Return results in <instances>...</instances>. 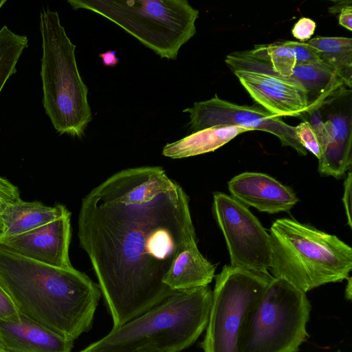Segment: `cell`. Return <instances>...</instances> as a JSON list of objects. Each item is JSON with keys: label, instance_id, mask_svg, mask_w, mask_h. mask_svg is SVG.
Wrapping results in <instances>:
<instances>
[{"label": "cell", "instance_id": "6da1fadb", "mask_svg": "<svg viewBox=\"0 0 352 352\" xmlns=\"http://www.w3.org/2000/svg\"><path fill=\"white\" fill-rule=\"evenodd\" d=\"M78 224L113 328L175 292L164 277L177 256L197 242L188 197L161 166L108 177L82 199Z\"/></svg>", "mask_w": 352, "mask_h": 352}, {"label": "cell", "instance_id": "7a4b0ae2", "mask_svg": "<svg viewBox=\"0 0 352 352\" xmlns=\"http://www.w3.org/2000/svg\"><path fill=\"white\" fill-rule=\"evenodd\" d=\"M0 283L21 314L72 340L91 329L102 294L74 267L42 263L1 245Z\"/></svg>", "mask_w": 352, "mask_h": 352}, {"label": "cell", "instance_id": "3957f363", "mask_svg": "<svg viewBox=\"0 0 352 352\" xmlns=\"http://www.w3.org/2000/svg\"><path fill=\"white\" fill-rule=\"evenodd\" d=\"M212 300L207 286L177 291L144 314L112 328L84 352H180L206 329Z\"/></svg>", "mask_w": 352, "mask_h": 352}, {"label": "cell", "instance_id": "277c9868", "mask_svg": "<svg viewBox=\"0 0 352 352\" xmlns=\"http://www.w3.org/2000/svg\"><path fill=\"white\" fill-rule=\"evenodd\" d=\"M270 236L274 277L302 292L349 276L352 249L336 235L283 218L273 223Z\"/></svg>", "mask_w": 352, "mask_h": 352}, {"label": "cell", "instance_id": "5b68a950", "mask_svg": "<svg viewBox=\"0 0 352 352\" xmlns=\"http://www.w3.org/2000/svg\"><path fill=\"white\" fill-rule=\"evenodd\" d=\"M39 27L43 107L57 132L80 138L92 116L88 88L76 60V45L67 36L56 11L42 10Z\"/></svg>", "mask_w": 352, "mask_h": 352}, {"label": "cell", "instance_id": "8992f818", "mask_svg": "<svg viewBox=\"0 0 352 352\" xmlns=\"http://www.w3.org/2000/svg\"><path fill=\"white\" fill-rule=\"evenodd\" d=\"M116 23L161 58L176 60L196 33L199 10L187 0H68Z\"/></svg>", "mask_w": 352, "mask_h": 352}, {"label": "cell", "instance_id": "52a82bcc", "mask_svg": "<svg viewBox=\"0 0 352 352\" xmlns=\"http://www.w3.org/2000/svg\"><path fill=\"white\" fill-rule=\"evenodd\" d=\"M311 309L306 293L273 276L246 316L239 352H298Z\"/></svg>", "mask_w": 352, "mask_h": 352}, {"label": "cell", "instance_id": "ba28073f", "mask_svg": "<svg viewBox=\"0 0 352 352\" xmlns=\"http://www.w3.org/2000/svg\"><path fill=\"white\" fill-rule=\"evenodd\" d=\"M272 277L268 272L223 267L215 276L204 352H239L246 316Z\"/></svg>", "mask_w": 352, "mask_h": 352}, {"label": "cell", "instance_id": "9c48e42d", "mask_svg": "<svg viewBox=\"0 0 352 352\" xmlns=\"http://www.w3.org/2000/svg\"><path fill=\"white\" fill-rule=\"evenodd\" d=\"M213 210L227 244L230 265L268 272L270 236L258 219L242 203L220 192L214 193Z\"/></svg>", "mask_w": 352, "mask_h": 352}, {"label": "cell", "instance_id": "30bf717a", "mask_svg": "<svg viewBox=\"0 0 352 352\" xmlns=\"http://www.w3.org/2000/svg\"><path fill=\"white\" fill-rule=\"evenodd\" d=\"M188 113L192 133L215 126H236L251 131L260 130L276 135L283 146H290L300 155L307 151L295 135V126L283 122L261 106L239 105L219 98L197 102L183 110Z\"/></svg>", "mask_w": 352, "mask_h": 352}, {"label": "cell", "instance_id": "8fae6325", "mask_svg": "<svg viewBox=\"0 0 352 352\" xmlns=\"http://www.w3.org/2000/svg\"><path fill=\"white\" fill-rule=\"evenodd\" d=\"M329 112L319 120L311 116L321 148L318 171L324 176L341 177L351 165V89L327 101Z\"/></svg>", "mask_w": 352, "mask_h": 352}, {"label": "cell", "instance_id": "7c38bea8", "mask_svg": "<svg viewBox=\"0 0 352 352\" xmlns=\"http://www.w3.org/2000/svg\"><path fill=\"white\" fill-rule=\"evenodd\" d=\"M234 74L252 99L272 114L299 117L307 113V92L295 79L260 72Z\"/></svg>", "mask_w": 352, "mask_h": 352}, {"label": "cell", "instance_id": "4fadbf2b", "mask_svg": "<svg viewBox=\"0 0 352 352\" xmlns=\"http://www.w3.org/2000/svg\"><path fill=\"white\" fill-rule=\"evenodd\" d=\"M71 213L31 231L0 239V245L25 258L69 269Z\"/></svg>", "mask_w": 352, "mask_h": 352}, {"label": "cell", "instance_id": "5bb4252c", "mask_svg": "<svg viewBox=\"0 0 352 352\" xmlns=\"http://www.w3.org/2000/svg\"><path fill=\"white\" fill-rule=\"evenodd\" d=\"M228 186L235 199L270 214L287 212L298 201L290 188L261 173H241L234 177Z\"/></svg>", "mask_w": 352, "mask_h": 352}, {"label": "cell", "instance_id": "9a60e30c", "mask_svg": "<svg viewBox=\"0 0 352 352\" xmlns=\"http://www.w3.org/2000/svg\"><path fill=\"white\" fill-rule=\"evenodd\" d=\"M74 341L21 314V322L0 321V344L10 352H71Z\"/></svg>", "mask_w": 352, "mask_h": 352}, {"label": "cell", "instance_id": "2e32d148", "mask_svg": "<svg viewBox=\"0 0 352 352\" xmlns=\"http://www.w3.org/2000/svg\"><path fill=\"white\" fill-rule=\"evenodd\" d=\"M290 77L298 81L307 92L309 109L306 114L351 89L333 69L322 62L296 65Z\"/></svg>", "mask_w": 352, "mask_h": 352}, {"label": "cell", "instance_id": "e0dca14e", "mask_svg": "<svg viewBox=\"0 0 352 352\" xmlns=\"http://www.w3.org/2000/svg\"><path fill=\"white\" fill-rule=\"evenodd\" d=\"M214 265L201 254L195 242L177 256L164 283L175 292L207 286L214 278Z\"/></svg>", "mask_w": 352, "mask_h": 352}, {"label": "cell", "instance_id": "ac0fdd59", "mask_svg": "<svg viewBox=\"0 0 352 352\" xmlns=\"http://www.w3.org/2000/svg\"><path fill=\"white\" fill-rule=\"evenodd\" d=\"M69 212L67 208L61 204L50 206L39 201H25L21 199L5 214L0 239L31 231Z\"/></svg>", "mask_w": 352, "mask_h": 352}, {"label": "cell", "instance_id": "d6986e66", "mask_svg": "<svg viewBox=\"0 0 352 352\" xmlns=\"http://www.w3.org/2000/svg\"><path fill=\"white\" fill-rule=\"evenodd\" d=\"M251 131L236 126H215L192 133L172 143L166 144L162 155L173 159L195 156L214 151L240 133Z\"/></svg>", "mask_w": 352, "mask_h": 352}, {"label": "cell", "instance_id": "ffe728a7", "mask_svg": "<svg viewBox=\"0 0 352 352\" xmlns=\"http://www.w3.org/2000/svg\"><path fill=\"white\" fill-rule=\"evenodd\" d=\"M307 43L314 48L320 60L333 69L351 89L352 38L316 36Z\"/></svg>", "mask_w": 352, "mask_h": 352}, {"label": "cell", "instance_id": "44dd1931", "mask_svg": "<svg viewBox=\"0 0 352 352\" xmlns=\"http://www.w3.org/2000/svg\"><path fill=\"white\" fill-rule=\"evenodd\" d=\"M28 39L13 32L7 25L0 30V92L8 79L16 72V64Z\"/></svg>", "mask_w": 352, "mask_h": 352}, {"label": "cell", "instance_id": "7402d4cb", "mask_svg": "<svg viewBox=\"0 0 352 352\" xmlns=\"http://www.w3.org/2000/svg\"><path fill=\"white\" fill-rule=\"evenodd\" d=\"M295 135L299 143L314 154L318 160L321 157V148L317 134L309 122L305 120L295 126Z\"/></svg>", "mask_w": 352, "mask_h": 352}, {"label": "cell", "instance_id": "603a6c76", "mask_svg": "<svg viewBox=\"0 0 352 352\" xmlns=\"http://www.w3.org/2000/svg\"><path fill=\"white\" fill-rule=\"evenodd\" d=\"M21 199L19 188L8 179L0 175V233L5 214L10 207Z\"/></svg>", "mask_w": 352, "mask_h": 352}, {"label": "cell", "instance_id": "cb8c5ba5", "mask_svg": "<svg viewBox=\"0 0 352 352\" xmlns=\"http://www.w3.org/2000/svg\"><path fill=\"white\" fill-rule=\"evenodd\" d=\"M285 43L294 52L296 65L321 63L316 52L308 43L294 41H286Z\"/></svg>", "mask_w": 352, "mask_h": 352}, {"label": "cell", "instance_id": "d4e9b609", "mask_svg": "<svg viewBox=\"0 0 352 352\" xmlns=\"http://www.w3.org/2000/svg\"><path fill=\"white\" fill-rule=\"evenodd\" d=\"M0 321L20 323L21 314L14 302L0 283Z\"/></svg>", "mask_w": 352, "mask_h": 352}, {"label": "cell", "instance_id": "484cf974", "mask_svg": "<svg viewBox=\"0 0 352 352\" xmlns=\"http://www.w3.org/2000/svg\"><path fill=\"white\" fill-rule=\"evenodd\" d=\"M316 27L314 21L307 17H302L294 24L292 33L302 42L309 41L314 34Z\"/></svg>", "mask_w": 352, "mask_h": 352}, {"label": "cell", "instance_id": "4316f807", "mask_svg": "<svg viewBox=\"0 0 352 352\" xmlns=\"http://www.w3.org/2000/svg\"><path fill=\"white\" fill-rule=\"evenodd\" d=\"M351 172L348 173L346 179L344 181V190L343 194V204L347 217V223L350 228L352 227L351 221Z\"/></svg>", "mask_w": 352, "mask_h": 352}, {"label": "cell", "instance_id": "83f0119b", "mask_svg": "<svg viewBox=\"0 0 352 352\" xmlns=\"http://www.w3.org/2000/svg\"><path fill=\"white\" fill-rule=\"evenodd\" d=\"M339 24L347 30H352V6L346 5L341 10L338 17Z\"/></svg>", "mask_w": 352, "mask_h": 352}, {"label": "cell", "instance_id": "f1b7e54d", "mask_svg": "<svg viewBox=\"0 0 352 352\" xmlns=\"http://www.w3.org/2000/svg\"><path fill=\"white\" fill-rule=\"evenodd\" d=\"M102 63L107 67H115L119 63V58L116 56V52L108 50L99 54Z\"/></svg>", "mask_w": 352, "mask_h": 352}, {"label": "cell", "instance_id": "f546056e", "mask_svg": "<svg viewBox=\"0 0 352 352\" xmlns=\"http://www.w3.org/2000/svg\"><path fill=\"white\" fill-rule=\"evenodd\" d=\"M347 284L345 289V298L351 300L352 297V280L351 277L349 276L346 279Z\"/></svg>", "mask_w": 352, "mask_h": 352}, {"label": "cell", "instance_id": "4dcf8cb0", "mask_svg": "<svg viewBox=\"0 0 352 352\" xmlns=\"http://www.w3.org/2000/svg\"><path fill=\"white\" fill-rule=\"evenodd\" d=\"M0 352H10L0 344Z\"/></svg>", "mask_w": 352, "mask_h": 352}, {"label": "cell", "instance_id": "1f68e13d", "mask_svg": "<svg viewBox=\"0 0 352 352\" xmlns=\"http://www.w3.org/2000/svg\"><path fill=\"white\" fill-rule=\"evenodd\" d=\"M6 3V0H0V9Z\"/></svg>", "mask_w": 352, "mask_h": 352}, {"label": "cell", "instance_id": "d6a6232c", "mask_svg": "<svg viewBox=\"0 0 352 352\" xmlns=\"http://www.w3.org/2000/svg\"><path fill=\"white\" fill-rule=\"evenodd\" d=\"M79 352H84V351H82L81 350V351H79Z\"/></svg>", "mask_w": 352, "mask_h": 352}, {"label": "cell", "instance_id": "836d02e7", "mask_svg": "<svg viewBox=\"0 0 352 352\" xmlns=\"http://www.w3.org/2000/svg\"><path fill=\"white\" fill-rule=\"evenodd\" d=\"M338 352H340V351H338Z\"/></svg>", "mask_w": 352, "mask_h": 352}]
</instances>
